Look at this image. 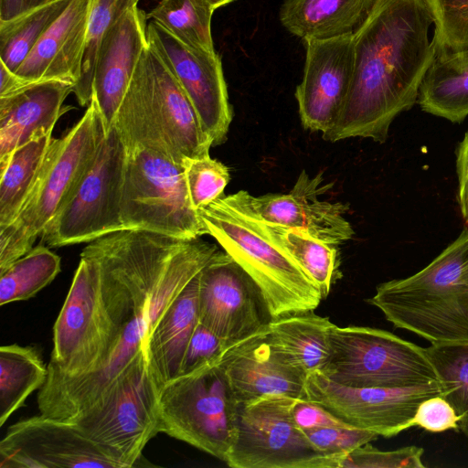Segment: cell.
Returning <instances> with one entry per match:
<instances>
[{"mask_svg":"<svg viewBox=\"0 0 468 468\" xmlns=\"http://www.w3.org/2000/svg\"><path fill=\"white\" fill-rule=\"evenodd\" d=\"M426 0H374L352 36L354 68L344 108L323 139L352 137L383 144L390 125L416 103L436 57Z\"/></svg>","mask_w":468,"mask_h":468,"instance_id":"6da1fadb","label":"cell"},{"mask_svg":"<svg viewBox=\"0 0 468 468\" xmlns=\"http://www.w3.org/2000/svg\"><path fill=\"white\" fill-rule=\"evenodd\" d=\"M468 229L420 271L378 285L367 302L431 345L468 343Z\"/></svg>","mask_w":468,"mask_h":468,"instance_id":"7a4b0ae2","label":"cell"},{"mask_svg":"<svg viewBox=\"0 0 468 468\" xmlns=\"http://www.w3.org/2000/svg\"><path fill=\"white\" fill-rule=\"evenodd\" d=\"M212 236L254 281L271 320L313 312L324 299L303 269L261 229L242 190L198 209Z\"/></svg>","mask_w":468,"mask_h":468,"instance_id":"3957f363","label":"cell"},{"mask_svg":"<svg viewBox=\"0 0 468 468\" xmlns=\"http://www.w3.org/2000/svg\"><path fill=\"white\" fill-rule=\"evenodd\" d=\"M95 100L62 137L54 138L42 171L16 219L0 229V273L28 252L68 202L106 136Z\"/></svg>","mask_w":468,"mask_h":468,"instance_id":"277c9868","label":"cell"},{"mask_svg":"<svg viewBox=\"0 0 468 468\" xmlns=\"http://www.w3.org/2000/svg\"><path fill=\"white\" fill-rule=\"evenodd\" d=\"M121 218L124 229L182 239L207 235L191 204L184 166L145 147L126 148Z\"/></svg>","mask_w":468,"mask_h":468,"instance_id":"5b68a950","label":"cell"},{"mask_svg":"<svg viewBox=\"0 0 468 468\" xmlns=\"http://www.w3.org/2000/svg\"><path fill=\"white\" fill-rule=\"evenodd\" d=\"M218 359L177 376L162 388L158 431L226 463L239 403Z\"/></svg>","mask_w":468,"mask_h":468,"instance_id":"8992f818","label":"cell"},{"mask_svg":"<svg viewBox=\"0 0 468 468\" xmlns=\"http://www.w3.org/2000/svg\"><path fill=\"white\" fill-rule=\"evenodd\" d=\"M320 373L350 388H401L440 382L426 347L367 326L334 324L329 356Z\"/></svg>","mask_w":468,"mask_h":468,"instance_id":"52a82bcc","label":"cell"},{"mask_svg":"<svg viewBox=\"0 0 468 468\" xmlns=\"http://www.w3.org/2000/svg\"><path fill=\"white\" fill-rule=\"evenodd\" d=\"M159 393L146 359L142 357L101 398L69 422L121 468L146 465L143 451L159 433Z\"/></svg>","mask_w":468,"mask_h":468,"instance_id":"ba28073f","label":"cell"},{"mask_svg":"<svg viewBox=\"0 0 468 468\" xmlns=\"http://www.w3.org/2000/svg\"><path fill=\"white\" fill-rule=\"evenodd\" d=\"M296 399L268 395L239 403L226 463L231 468H339L342 457L318 452L295 425Z\"/></svg>","mask_w":468,"mask_h":468,"instance_id":"9c48e42d","label":"cell"},{"mask_svg":"<svg viewBox=\"0 0 468 468\" xmlns=\"http://www.w3.org/2000/svg\"><path fill=\"white\" fill-rule=\"evenodd\" d=\"M126 147L112 125L73 194L48 224L41 243L59 248L90 243L124 229L121 199Z\"/></svg>","mask_w":468,"mask_h":468,"instance_id":"30bf717a","label":"cell"},{"mask_svg":"<svg viewBox=\"0 0 468 468\" xmlns=\"http://www.w3.org/2000/svg\"><path fill=\"white\" fill-rule=\"evenodd\" d=\"M108 344L99 265L95 260L80 256L53 326V348L45 383L95 372L104 362Z\"/></svg>","mask_w":468,"mask_h":468,"instance_id":"8fae6325","label":"cell"},{"mask_svg":"<svg viewBox=\"0 0 468 468\" xmlns=\"http://www.w3.org/2000/svg\"><path fill=\"white\" fill-rule=\"evenodd\" d=\"M441 392L440 382L401 388H350L320 372L309 375L305 383V399L320 404L354 427L386 438L413 427L419 405Z\"/></svg>","mask_w":468,"mask_h":468,"instance_id":"7c38bea8","label":"cell"},{"mask_svg":"<svg viewBox=\"0 0 468 468\" xmlns=\"http://www.w3.org/2000/svg\"><path fill=\"white\" fill-rule=\"evenodd\" d=\"M198 319L223 341L225 347L271 320L257 284L221 250L198 273Z\"/></svg>","mask_w":468,"mask_h":468,"instance_id":"4fadbf2b","label":"cell"},{"mask_svg":"<svg viewBox=\"0 0 468 468\" xmlns=\"http://www.w3.org/2000/svg\"><path fill=\"white\" fill-rule=\"evenodd\" d=\"M121 468L69 421L42 414L11 425L0 441V468Z\"/></svg>","mask_w":468,"mask_h":468,"instance_id":"5bb4252c","label":"cell"},{"mask_svg":"<svg viewBox=\"0 0 468 468\" xmlns=\"http://www.w3.org/2000/svg\"><path fill=\"white\" fill-rule=\"evenodd\" d=\"M147 38L187 95L212 146L225 143L233 112L218 54L186 47L154 20Z\"/></svg>","mask_w":468,"mask_h":468,"instance_id":"9a60e30c","label":"cell"},{"mask_svg":"<svg viewBox=\"0 0 468 468\" xmlns=\"http://www.w3.org/2000/svg\"><path fill=\"white\" fill-rule=\"evenodd\" d=\"M131 80L145 98L176 164L209 155L211 139L180 83L149 41Z\"/></svg>","mask_w":468,"mask_h":468,"instance_id":"2e32d148","label":"cell"},{"mask_svg":"<svg viewBox=\"0 0 468 468\" xmlns=\"http://www.w3.org/2000/svg\"><path fill=\"white\" fill-rule=\"evenodd\" d=\"M352 36L304 40L303 76L295 99L305 130L327 133L344 108L353 76Z\"/></svg>","mask_w":468,"mask_h":468,"instance_id":"e0dca14e","label":"cell"},{"mask_svg":"<svg viewBox=\"0 0 468 468\" xmlns=\"http://www.w3.org/2000/svg\"><path fill=\"white\" fill-rule=\"evenodd\" d=\"M324 173L311 177L303 170L292 189L286 194L254 197L246 191L251 210L262 220L304 232L325 243L339 246L350 240L354 229L345 215L346 203L320 200L332 187L324 184Z\"/></svg>","mask_w":468,"mask_h":468,"instance_id":"ac0fdd59","label":"cell"},{"mask_svg":"<svg viewBox=\"0 0 468 468\" xmlns=\"http://www.w3.org/2000/svg\"><path fill=\"white\" fill-rule=\"evenodd\" d=\"M218 362L238 403L268 395L305 399L307 376L273 343L268 324L227 346Z\"/></svg>","mask_w":468,"mask_h":468,"instance_id":"d6986e66","label":"cell"},{"mask_svg":"<svg viewBox=\"0 0 468 468\" xmlns=\"http://www.w3.org/2000/svg\"><path fill=\"white\" fill-rule=\"evenodd\" d=\"M146 14L137 5L127 8L104 30L97 51L92 97L106 133L128 89L140 56L148 44Z\"/></svg>","mask_w":468,"mask_h":468,"instance_id":"ffe728a7","label":"cell"},{"mask_svg":"<svg viewBox=\"0 0 468 468\" xmlns=\"http://www.w3.org/2000/svg\"><path fill=\"white\" fill-rule=\"evenodd\" d=\"M93 0H71L15 72L29 83L80 78ZM74 90V89H73Z\"/></svg>","mask_w":468,"mask_h":468,"instance_id":"44dd1931","label":"cell"},{"mask_svg":"<svg viewBox=\"0 0 468 468\" xmlns=\"http://www.w3.org/2000/svg\"><path fill=\"white\" fill-rule=\"evenodd\" d=\"M73 89L67 81L45 80L0 97V165L30 140L52 134L60 116L71 108L63 102Z\"/></svg>","mask_w":468,"mask_h":468,"instance_id":"7402d4cb","label":"cell"},{"mask_svg":"<svg viewBox=\"0 0 468 468\" xmlns=\"http://www.w3.org/2000/svg\"><path fill=\"white\" fill-rule=\"evenodd\" d=\"M198 322L197 274L165 311L146 345L147 367L160 391L180 374L186 346Z\"/></svg>","mask_w":468,"mask_h":468,"instance_id":"603a6c76","label":"cell"},{"mask_svg":"<svg viewBox=\"0 0 468 468\" xmlns=\"http://www.w3.org/2000/svg\"><path fill=\"white\" fill-rule=\"evenodd\" d=\"M374 0H284L279 17L291 34L327 39L348 34L366 18Z\"/></svg>","mask_w":468,"mask_h":468,"instance_id":"cb8c5ba5","label":"cell"},{"mask_svg":"<svg viewBox=\"0 0 468 468\" xmlns=\"http://www.w3.org/2000/svg\"><path fill=\"white\" fill-rule=\"evenodd\" d=\"M418 102L422 111L462 122L468 115V48L436 55L422 80Z\"/></svg>","mask_w":468,"mask_h":468,"instance_id":"d4e9b609","label":"cell"},{"mask_svg":"<svg viewBox=\"0 0 468 468\" xmlns=\"http://www.w3.org/2000/svg\"><path fill=\"white\" fill-rule=\"evenodd\" d=\"M268 325L273 343L307 377L323 370L334 325L328 317L313 311L273 319Z\"/></svg>","mask_w":468,"mask_h":468,"instance_id":"484cf974","label":"cell"},{"mask_svg":"<svg viewBox=\"0 0 468 468\" xmlns=\"http://www.w3.org/2000/svg\"><path fill=\"white\" fill-rule=\"evenodd\" d=\"M54 137H36L0 165V229L17 217L42 171Z\"/></svg>","mask_w":468,"mask_h":468,"instance_id":"4316f807","label":"cell"},{"mask_svg":"<svg viewBox=\"0 0 468 468\" xmlns=\"http://www.w3.org/2000/svg\"><path fill=\"white\" fill-rule=\"evenodd\" d=\"M242 192L249 208L266 235L285 250L314 282L324 299L339 276L338 246L316 239L300 230L262 220L250 207L245 196L246 191Z\"/></svg>","mask_w":468,"mask_h":468,"instance_id":"83f0119b","label":"cell"},{"mask_svg":"<svg viewBox=\"0 0 468 468\" xmlns=\"http://www.w3.org/2000/svg\"><path fill=\"white\" fill-rule=\"evenodd\" d=\"M48 374L36 347L17 344L0 347V426L45 384Z\"/></svg>","mask_w":468,"mask_h":468,"instance_id":"f1b7e54d","label":"cell"},{"mask_svg":"<svg viewBox=\"0 0 468 468\" xmlns=\"http://www.w3.org/2000/svg\"><path fill=\"white\" fill-rule=\"evenodd\" d=\"M216 9L207 0H161L146 14L186 47L215 53L211 18Z\"/></svg>","mask_w":468,"mask_h":468,"instance_id":"f546056e","label":"cell"},{"mask_svg":"<svg viewBox=\"0 0 468 468\" xmlns=\"http://www.w3.org/2000/svg\"><path fill=\"white\" fill-rule=\"evenodd\" d=\"M60 261L45 244L33 247L0 273V305L36 296L60 272Z\"/></svg>","mask_w":468,"mask_h":468,"instance_id":"4dcf8cb0","label":"cell"},{"mask_svg":"<svg viewBox=\"0 0 468 468\" xmlns=\"http://www.w3.org/2000/svg\"><path fill=\"white\" fill-rule=\"evenodd\" d=\"M71 0H55L9 21H0V62L16 72Z\"/></svg>","mask_w":468,"mask_h":468,"instance_id":"1f68e13d","label":"cell"},{"mask_svg":"<svg viewBox=\"0 0 468 468\" xmlns=\"http://www.w3.org/2000/svg\"><path fill=\"white\" fill-rule=\"evenodd\" d=\"M426 350L439 376L441 396L459 417L457 430L468 438V343L431 345Z\"/></svg>","mask_w":468,"mask_h":468,"instance_id":"d6a6232c","label":"cell"},{"mask_svg":"<svg viewBox=\"0 0 468 468\" xmlns=\"http://www.w3.org/2000/svg\"><path fill=\"white\" fill-rule=\"evenodd\" d=\"M139 0H93L88 40L82 60L80 78L73 93L80 106H88L92 97V80L101 36L107 27Z\"/></svg>","mask_w":468,"mask_h":468,"instance_id":"836d02e7","label":"cell"},{"mask_svg":"<svg viewBox=\"0 0 468 468\" xmlns=\"http://www.w3.org/2000/svg\"><path fill=\"white\" fill-rule=\"evenodd\" d=\"M433 18L436 55L468 48V0H426Z\"/></svg>","mask_w":468,"mask_h":468,"instance_id":"e575fe53","label":"cell"},{"mask_svg":"<svg viewBox=\"0 0 468 468\" xmlns=\"http://www.w3.org/2000/svg\"><path fill=\"white\" fill-rule=\"evenodd\" d=\"M183 166L190 201L196 210L224 196L230 175L229 167L223 163L207 155L187 158Z\"/></svg>","mask_w":468,"mask_h":468,"instance_id":"d590c367","label":"cell"},{"mask_svg":"<svg viewBox=\"0 0 468 468\" xmlns=\"http://www.w3.org/2000/svg\"><path fill=\"white\" fill-rule=\"evenodd\" d=\"M423 453L418 446L380 451L369 442L346 454L339 468H423Z\"/></svg>","mask_w":468,"mask_h":468,"instance_id":"8d00e7d4","label":"cell"},{"mask_svg":"<svg viewBox=\"0 0 468 468\" xmlns=\"http://www.w3.org/2000/svg\"><path fill=\"white\" fill-rule=\"evenodd\" d=\"M303 432L318 452L342 458L378 437L375 432L353 426L323 427Z\"/></svg>","mask_w":468,"mask_h":468,"instance_id":"74e56055","label":"cell"},{"mask_svg":"<svg viewBox=\"0 0 468 468\" xmlns=\"http://www.w3.org/2000/svg\"><path fill=\"white\" fill-rule=\"evenodd\" d=\"M225 348L223 341L198 322L186 346L179 375L190 373L217 360Z\"/></svg>","mask_w":468,"mask_h":468,"instance_id":"f35d334b","label":"cell"},{"mask_svg":"<svg viewBox=\"0 0 468 468\" xmlns=\"http://www.w3.org/2000/svg\"><path fill=\"white\" fill-rule=\"evenodd\" d=\"M458 421L459 417L452 406L440 395L429 398L419 405L412 424L431 432H442L457 430Z\"/></svg>","mask_w":468,"mask_h":468,"instance_id":"ab89813d","label":"cell"},{"mask_svg":"<svg viewBox=\"0 0 468 468\" xmlns=\"http://www.w3.org/2000/svg\"><path fill=\"white\" fill-rule=\"evenodd\" d=\"M295 425L303 431L323 427H351L320 404L297 399L292 408ZM354 427V426H353Z\"/></svg>","mask_w":468,"mask_h":468,"instance_id":"60d3db41","label":"cell"},{"mask_svg":"<svg viewBox=\"0 0 468 468\" xmlns=\"http://www.w3.org/2000/svg\"><path fill=\"white\" fill-rule=\"evenodd\" d=\"M458 177L457 202L464 222L468 225V131L456 149Z\"/></svg>","mask_w":468,"mask_h":468,"instance_id":"b9f144b4","label":"cell"},{"mask_svg":"<svg viewBox=\"0 0 468 468\" xmlns=\"http://www.w3.org/2000/svg\"><path fill=\"white\" fill-rule=\"evenodd\" d=\"M55 0H0V21H9Z\"/></svg>","mask_w":468,"mask_h":468,"instance_id":"7bdbcfd3","label":"cell"},{"mask_svg":"<svg viewBox=\"0 0 468 468\" xmlns=\"http://www.w3.org/2000/svg\"><path fill=\"white\" fill-rule=\"evenodd\" d=\"M29 84L0 62V97L16 92Z\"/></svg>","mask_w":468,"mask_h":468,"instance_id":"ee69618b","label":"cell"},{"mask_svg":"<svg viewBox=\"0 0 468 468\" xmlns=\"http://www.w3.org/2000/svg\"><path fill=\"white\" fill-rule=\"evenodd\" d=\"M215 9L224 6L235 0H207Z\"/></svg>","mask_w":468,"mask_h":468,"instance_id":"f6af8a7d","label":"cell"},{"mask_svg":"<svg viewBox=\"0 0 468 468\" xmlns=\"http://www.w3.org/2000/svg\"><path fill=\"white\" fill-rule=\"evenodd\" d=\"M465 271H466V275L468 277V260H467L466 265H465Z\"/></svg>","mask_w":468,"mask_h":468,"instance_id":"bcb514c9","label":"cell"}]
</instances>
